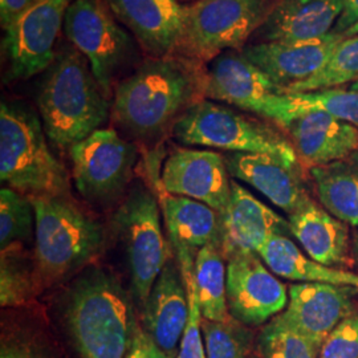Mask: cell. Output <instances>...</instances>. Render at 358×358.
<instances>
[{
  "label": "cell",
  "instance_id": "obj_1",
  "mask_svg": "<svg viewBox=\"0 0 358 358\" xmlns=\"http://www.w3.org/2000/svg\"><path fill=\"white\" fill-rule=\"evenodd\" d=\"M203 84L205 64L179 53L152 57L115 87V121L138 138H152L203 99Z\"/></svg>",
  "mask_w": 358,
  "mask_h": 358
},
{
  "label": "cell",
  "instance_id": "obj_2",
  "mask_svg": "<svg viewBox=\"0 0 358 358\" xmlns=\"http://www.w3.org/2000/svg\"><path fill=\"white\" fill-rule=\"evenodd\" d=\"M43 127L55 145L71 149L99 130L109 117L110 96L73 45L56 53L38 97Z\"/></svg>",
  "mask_w": 358,
  "mask_h": 358
},
{
  "label": "cell",
  "instance_id": "obj_3",
  "mask_svg": "<svg viewBox=\"0 0 358 358\" xmlns=\"http://www.w3.org/2000/svg\"><path fill=\"white\" fill-rule=\"evenodd\" d=\"M65 316L80 358L127 357L137 320L112 275L85 272L69 291Z\"/></svg>",
  "mask_w": 358,
  "mask_h": 358
},
{
  "label": "cell",
  "instance_id": "obj_4",
  "mask_svg": "<svg viewBox=\"0 0 358 358\" xmlns=\"http://www.w3.org/2000/svg\"><path fill=\"white\" fill-rule=\"evenodd\" d=\"M38 115L16 103L0 108V178L27 196H66L69 178L53 155Z\"/></svg>",
  "mask_w": 358,
  "mask_h": 358
},
{
  "label": "cell",
  "instance_id": "obj_5",
  "mask_svg": "<svg viewBox=\"0 0 358 358\" xmlns=\"http://www.w3.org/2000/svg\"><path fill=\"white\" fill-rule=\"evenodd\" d=\"M35 210L38 280L63 279L90 263L103 244V227L66 196H29Z\"/></svg>",
  "mask_w": 358,
  "mask_h": 358
},
{
  "label": "cell",
  "instance_id": "obj_6",
  "mask_svg": "<svg viewBox=\"0 0 358 358\" xmlns=\"http://www.w3.org/2000/svg\"><path fill=\"white\" fill-rule=\"evenodd\" d=\"M177 141L231 153L267 154L299 167L292 142L267 124L241 115L229 106L199 100L179 115L173 125Z\"/></svg>",
  "mask_w": 358,
  "mask_h": 358
},
{
  "label": "cell",
  "instance_id": "obj_7",
  "mask_svg": "<svg viewBox=\"0 0 358 358\" xmlns=\"http://www.w3.org/2000/svg\"><path fill=\"white\" fill-rule=\"evenodd\" d=\"M278 0H198L185 6V32L177 53L208 63L222 52L243 50Z\"/></svg>",
  "mask_w": 358,
  "mask_h": 358
},
{
  "label": "cell",
  "instance_id": "obj_8",
  "mask_svg": "<svg viewBox=\"0 0 358 358\" xmlns=\"http://www.w3.org/2000/svg\"><path fill=\"white\" fill-rule=\"evenodd\" d=\"M65 36L90 62L93 75L112 96L120 71L134 55V40L105 0H73L65 15Z\"/></svg>",
  "mask_w": 358,
  "mask_h": 358
},
{
  "label": "cell",
  "instance_id": "obj_9",
  "mask_svg": "<svg viewBox=\"0 0 358 358\" xmlns=\"http://www.w3.org/2000/svg\"><path fill=\"white\" fill-rule=\"evenodd\" d=\"M117 224L128 255L133 294L143 307L169 262L155 198L145 190L133 192L117 213Z\"/></svg>",
  "mask_w": 358,
  "mask_h": 358
},
{
  "label": "cell",
  "instance_id": "obj_10",
  "mask_svg": "<svg viewBox=\"0 0 358 358\" xmlns=\"http://www.w3.org/2000/svg\"><path fill=\"white\" fill-rule=\"evenodd\" d=\"M72 176L88 201H103L122 190L137 159L133 143L115 129H99L69 149Z\"/></svg>",
  "mask_w": 358,
  "mask_h": 358
},
{
  "label": "cell",
  "instance_id": "obj_11",
  "mask_svg": "<svg viewBox=\"0 0 358 358\" xmlns=\"http://www.w3.org/2000/svg\"><path fill=\"white\" fill-rule=\"evenodd\" d=\"M72 3L73 0H38L4 29L3 45L11 78L26 80L52 64L55 45Z\"/></svg>",
  "mask_w": 358,
  "mask_h": 358
},
{
  "label": "cell",
  "instance_id": "obj_12",
  "mask_svg": "<svg viewBox=\"0 0 358 358\" xmlns=\"http://www.w3.org/2000/svg\"><path fill=\"white\" fill-rule=\"evenodd\" d=\"M288 304V291L257 254L227 260V307L231 317L250 328L267 324Z\"/></svg>",
  "mask_w": 358,
  "mask_h": 358
},
{
  "label": "cell",
  "instance_id": "obj_13",
  "mask_svg": "<svg viewBox=\"0 0 358 358\" xmlns=\"http://www.w3.org/2000/svg\"><path fill=\"white\" fill-rule=\"evenodd\" d=\"M358 310V289L327 282H297L288 289V304L279 315L313 344L327 337Z\"/></svg>",
  "mask_w": 358,
  "mask_h": 358
},
{
  "label": "cell",
  "instance_id": "obj_14",
  "mask_svg": "<svg viewBox=\"0 0 358 358\" xmlns=\"http://www.w3.org/2000/svg\"><path fill=\"white\" fill-rule=\"evenodd\" d=\"M231 183L226 158L217 152L196 149H179L171 154L161 177L167 194L199 201L220 215L229 206Z\"/></svg>",
  "mask_w": 358,
  "mask_h": 358
},
{
  "label": "cell",
  "instance_id": "obj_15",
  "mask_svg": "<svg viewBox=\"0 0 358 358\" xmlns=\"http://www.w3.org/2000/svg\"><path fill=\"white\" fill-rule=\"evenodd\" d=\"M344 38L345 35L343 34L331 32L321 38L303 41L251 43L242 52L287 93L321 71Z\"/></svg>",
  "mask_w": 358,
  "mask_h": 358
},
{
  "label": "cell",
  "instance_id": "obj_16",
  "mask_svg": "<svg viewBox=\"0 0 358 358\" xmlns=\"http://www.w3.org/2000/svg\"><path fill=\"white\" fill-rule=\"evenodd\" d=\"M117 20L152 57L174 55L185 32V6L178 0H105Z\"/></svg>",
  "mask_w": 358,
  "mask_h": 358
},
{
  "label": "cell",
  "instance_id": "obj_17",
  "mask_svg": "<svg viewBox=\"0 0 358 358\" xmlns=\"http://www.w3.org/2000/svg\"><path fill=\"white\" fill-rule=\"evenodd\" d=\"M276 234L291 235L288 220L232 180L229 206L222 215L220 250L226 262L239 254H257Z\"/></svg>",
  "mask_w": 358,
  "mask_h": 358
},
{
  "label": "cell",
  "instance_id": "obj_18",
  "mask_svg": "<svg viewBox=\"0 0 358 358\" xmlns=\"http://www.w3.org/2000/svg\"><path fill=\"white\" fill-rule=\"evenodd\" d=\"M284 93L242 50L222 52L205 64L203 97L255 113L271 96Z\"/></svg>",
  "mask_w": 358,
  "mask_h": 358
},
{
  "label": "cell",
  "instance_id": "obj_19",
  "mask_svg": "<svg viewBox=\"0 0 358 358\" xmlns=\"http://www.w3.org/2000/svg\"><path fill=\"white\" fill-rule=\"evenodd\" d=\"M279 127L289 134L296 153L309 169L332 164L358 150V128L322 110H300Z\"/></svg>",
  "mask_w": 358,
  "mask_h": 358
},
{
  "label": "cell",
  "instance_id": "obj_20",
  "mask_svg": "<svg viewBox=\"0 0 358 358\" xmlns=\"http://www.w3.org/2000/svg\"><path fill=\"white\" fill-rule=\"evenodd\" d=\"M224 158L232 177L252 186L288 215L313 202L299 167L267 154L231 153Z\"/></svg>",
  "mask_w": 358,
  "mask_h": 358
},
{
  "label": "cell",
  "instance_id": "obj_21",
  "mask_svg": "<svg viewBox=\"0 0 358 358\" xmlns=\"http://www.w3.org/2000/svg\"><path fill=\"white\" fill-rule=\"evenodd\" d=\"M142 308L143 329L165 355L177 358L189 320V297L178 263L167 262Z\"/></svg>",
  "mask_w": 358,
  "mask_h": 358
},
{
  "label": "cell",
  "instance_id": "obj_22",
  "mask_svg": "<svg viewBox=\"0 0 358 358\" xmlns=\"http://www.w3.org/2000/svg\"><path fill=\"white\" fill-rule=\"evenodd\" d=\"M169 238L180 272L194 271L201 248L222 243V215L192 198L167 194L161 199Z\"/></svg>",
  "mask_w": 358,
  "mask_h": 358
},
{
  "label": "cell",
  "instance_id": "obj_23",
  "mask_svg": "<svg viewBox=\"0 0 358 358\" xmlns=\"http://www.w3.org/2000/svg\"><path fill=\"white\" fill-rule=\"evenodd\" d=\"M344 0H278L251 41H303L333 32Z\"/></svg>",
  "mask_w": 358,
  "mask_h": 358
},
{
  "label": "cell",
  "instance_id": "obj_24",
  "mask_svg": "<svg viewBox=\"0 0 358 358\" xmlns=\"http://www.w3.org/2000/svg\"><path fill=\"white\" fill-rule=\"evenodd\" d=\"M291 235L306 254L324 266L341 268L355 264L346 223L312 202L288 217Z\"/></svg>",
  "mask_w": 358,
  "mask_h": 358
},
{
  "label": "cell",
  "instance_id": "obj_25",
  "mask_svg": "<svg viewBox=\"0 0 358 358\" xmlns=\"http://www.w3.org/2000/svg\"><path fill=\"white\" fill-rule=\"evenodd\" d=\"M257 255L276 276L300 282H327L358 289V273L324 266L304 254L284 234L272 235Z\"/></svg>",
  "mask_w": 358,
  "mask_h": 358
},
{
  "label": "cell",
  "instance_id": "obj_26",
  "mask_svg": "<svg viewBox=\"0 0 358 358\" xmlns=\"http://www.w3.org/2000/svg\"><path fill=\"white\" fill-rule=\"evenodd\" d=\"M321 206L352 227H358V150L324 166L310 167Z\"/></svg>",
  "mask_w": 358,
  "mask_h": 358
},
{
  "label": "cell",
  "instance_id": "obj_27",
  "mask_svg": "<svg viewBox=\"0 0 358 358\" xmlns=\"http://www.w3.org/2000/svg\"><path fill=\"white\" fill-rule=\"evenodd\" d=\"M309 109L322 110L358 128L357 90L328 88L306 93L275 94L260 103L255 113L280 125L288 117Z\"/></svg>",
  "mask_w": 358,
  "mask_h": 358
},
{
  "label": "cell",
  "instance_id": "obj_28",
  "mask_svg": "<svg viewBox=\"0 0 358 358\" xmlns=\"http://www.w3.org/2000/svg\"><path fill=\"white\" fill-rule=\"evenodd\" d=\"M194 278L203 319L224 321L231 317L227 307V264L217 244L199 250Z\"/></svg>",
  "mask_w": 358,
  "mask_h": 358
},
{
  "label": "cell",
  "instance_id": "obj_29",
  "mask_svg": "<svg viewBox=\"0 0 358 358\" xmlns=\"http://www.w3.org/2000/svg\"><path fill=\"white\" fill-rule=\"evenodd\" d=\"M260 358H320V348L278 315L256 337Z\"/></svg>",
  "mask_w": 358,
  "mask_h": 358
},
{
  "label": "cell",
  "instance_id": "obj_30",
  "mask_svg": "<svg viewBox=\"0 0 358 358\" xmlns=\"http://www.w3.org/2000/svg\"><path fill=\"white\" fill-rule=\"evenodd\" d=\"M358 80V35L345 38L333 51L327 64L315 76L297 84L287 93H306L356 83Z\"/></svg>",
  "mask_w": 358,
  "mask_h": 358
},
{
  "label": "cell",
  "instance_id": "obj_31",
  "mask_svg": "<svg viewBox=\"0 0 358 358\" xmlns=\"http://www.w3.org/2000/svg\"><path fill=\"white\" fill-rule=\"evenodd\" d=\"M206 358H250L255 334L250 327L229 317L224 321L202 319Z\"/></svg>",
  "mask_w": 358,
  "mask_h": 358
},
{
  "label": "cell",
  "instance_id": "obj_32",
  "mask_svg": "<svg viewBox=\"0 0 358 358\" xmlns=\"http://www.w3.org/2000/svg\"><path fill=\"white\" fill-rule=\"evenodd\" d=\"M0 304L3 308L26 304L36 291L38 271L31 269L20 248L1 251L0 260Z\"/></svg>",
  "mask_w": 358,
  "mask_h": 358
},
{
  "label": "cell",
  "instance_id": "obj_33",
  "mask_svg": "<svg viewBox=\"0 0 358 358\" xmlns=\"http://www.w3.org/2000/svg\"><path fill=\"white\" fill-rule=\"evenodd\" d=\"M35 210L29 196L10 187L0 192V248L19 247L32 232Z\"/></svg>",
  "mask_w": 358,
  "mask_h": 358
},
{
  "label": "cell",
  "instance_id": "obj_34",
  "mask_svg": "<svg viewBox=\"0 0 358 358\" xmlns=\"http://www.w3.org/2000/svg\"><path fill=\"white\" fill-rule=\"evenodd\" d=\"M187 297H189V320L182 334L177 358H206L205 341L202 333V310L196 294L194 271L182 272Z\"/></svg>",
  "mask_w": 358,
  "mask_h": 358
},
{
  "label": "cell",
  "instance_id": "obj_35",
  "mask_svg": "<svg viewBox=\"0 0 358 358\" xmlns=\"http://www.w3.org/2000/svg\"><path fill=\"white\" fill-rule=\"evenodd\" d=\"M320 358H358V310L327 337Z\"/></svg>",
  "mask_w": 358,
  "mask_h": 358
},
{
  "label": "cell",
  "instance_id": "obj_36",
  "mask_svg": "<svg viewBox=\"0 0 358 358\" xmlns=\"http://www.w3.org/2000/svg\"><path fill=\"white\" fill-rule=\"evenodd\" d=\"M0 358H51L40 346L23 337H6L1 340Z\"/></svg>",
  "mask_w": 358,
  "mask_h": 358
},
{
  "label": "cell",
  "instance_id": "obj_37",
  "mask_svg": "<svg viewBox=\"0 0 358 358\" xmlns=\"http://www.w3.org/2000/svg\"><path fill=\"white\" fill-rule=\"evenodd\" d=\"M125 358H170L158 346L155 345L152 337L138 324L134 325L131 343L129 346L128 355Z\"/></svg>",
  "mask_w": 358,
  "mask_h": 358
},
{
  "label": "cell",
  "instance_id": "obj_38",
  "mask_svg": "<svg viewBox=\"0 0 358 358\" xmlns=\"http://www.w3.org/2000/svg\"><path fill=\"white\" fill-rule=\"evenodd\" d=\"M38 0H0V23L3 29L8 28Z\"/></svg>",
  "mask_w": 358,
  "mask_h": 358
},
{
  "label": "cell",
  "instance_id": "obj_39",
  "mask_svg": "<svg viewBox=\"0 0 358 358\" xmlns=\"http://www.w3.org/2000/svg\"><path fill=\"white\" fill-rule=\"evenodd\" d=\"M358 22V0H344V10L337 20L333 32L345 34L346 31Z\"/></svg>",
  "mask_w": 358,
  "mask_h": 358
},
{
  "label": "cell",
  "instance_id": "obj_40",
  "mask_svg": "<svg viewBox=\"0 0 358 358\" xmlns=\"http://www.w3.org/2000/svg\"><path fill=\"white\" fill-rule=\"evenodd\" d=\"M352 256H353V263L358 269V232L352 236Z\"/></svg>",
  "mask_w": 358,
  "mask_h": 358
},
{
  "label": "cell",
  "instance_id": "obj_41",
  "mask_svg": "<svg viewBox=\"0 0 358 358\" xmlns=\"http://www.w3.org/2000/svg\"><path fill=\"white\" fill-rule=\"evenodd\" d=\"M345 38H349V36H355V35H358V22L355 24V26L350 27L348 31H346Z\"/></svg>",
  "mask_w": 358,
  "mask_h": 358
},
{
  "label": "cell",
  "instance_id": "obj_42",
  "mask_svg": "<svg viewBox=\"0 0 358 358\" xmlns=\"http://www.w3.org/2000/svg\"><path fill=\"white\" fill-rule=\"evenodd\" d=\"M349 90H357L358 92V80L356 81V83H353V84L350 85V88H349Z\"/></svg>",
  "mask_w": 358,
  "mask_h": 358
},
{
  "label": "cell",
  "instance_id": "obj_43",
  "mask_svg": "<svg viewBox=\"0 0 358 358\" xmlns=\"http://www.w3.org/2000/svg\"><path fill=\"white\" fill-rule=\"evenodd\" d=\"M178 1H183V3H195V1H198V0H178Z\"/></svg>",
  "mask_w": 358,
  "mask_h": 358
},
{
  "label": "cell",
  "instance_id": "obj_44",
  "mask_svg": "<svg viewBox=\"0 0 358 358\" xmlns=\"http://www.w3.org/2000/svg\"><path fill=\"white\" fill-rule=\"evenodd\" d=\"M250 358H260V357H257V356H251V357Z\"/></svg>",
  "mask_w": 358,
  "mask_h": 358
}]
</instances>
